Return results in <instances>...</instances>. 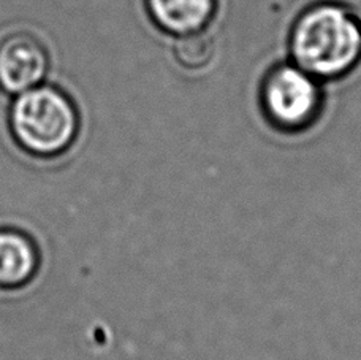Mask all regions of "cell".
<instances>
[{
	"mask_svg": "<svg viewBox=\"0 0 361 360\" xmlns=\"http://www.w3.org/2000/svg\"><path fill=\"white\" fill-rule=\"evenodd\" d=\"M290 49L295 66L314 78H338L361 57V24L338 4L307 10L292 30Z\"/></svg>",
	"mask_w": 361,
	"mask_h": 360,
	"instance_id": "obj_1",
	"label": "cell"
},
{
	"mask_svg": "<svg viewBox=\"0 0 361 360\" xmlns=\"http://www.w3.org/2000/svg\"><path fill=\"white\" fill-rule=\"evenodd\" d=\"M8 126L13 140L25 154L54 159L73 146L80 132V116L66 92L40 85L15 95Z\"/></svg>",
	"mask_w": 361,
	"mask_h": 360,
	"instance_id": "obj_2",
	"label": "cell"
},
{
	"mask_svg": "<svg viewBox=\"0 0 361 360\" xmlns=\"http://www.w3.org/2000/svg\"><path fill=\"white\" fill-rule=\"evenodd\" d=\"M262 99L267 116L276 127L300 131L317 116L322 95L314 76L296 66H281L269 73Z\"/></svg>",
	"mask_w": 361,
	"mask_h": 360,
	"instance_id": "obj_3",
	"label": "cell"
},
{
	"mask_svg": "<svg viewBox=\"0 0 361 360\" xmlns=\"http://www.w3.org/2000/svg\"><path fill=\"white\" fill-rule=\"evenodd\" d=\"M49 70L43 44L27 34H15L0 42V89L18 95L40 86Z\"/></svg>",
	"mask_w": 361,
	"mask_h": 360,
	"instance_id": "obj_4",
	"label": "cell"
},
{
	"mask_svg": "<svg viewBox=\"0 0 361 360\" xmlns=\"http://www.w3.org/2000/svg\"><path fill=\"white\" fill-rule=\"evenodd\" d=\"M40 267V248L29 234L13 227L0 229V291L27 287Z\"/></svg>",
	"mask_w": 361,
	"mask_h": 360,
	"instance_id": "obj_5",
	"label": "cell"
},
{
	"mask_svg": "<svg viewBox=\"0 0 361 360\" xmlns=\"http://www.w3.org/2000/svg\"><path fill=\"white\" fill-rule=\"evenodd\" d=\"M154 21L176 35L200 32L211 21L216 0H147Z\"/></svg>",
	"mask_w": 361,
	"mask_h": 360,
	"instance_id": "obj_6",
	"label": "cell"
},
{
	"mask_svg": "<svg viewBox=\"0 0 361 360\" xmlns=\"http://www.w3.org/2000/svg\"><path fill=\"white\" fill-rule=\"evenodd\" d=\"M175 54L180 66L197 70L208 66L214 54V47L208 37L195 32V34L180 35L175 47Z\"/></svg>",
	"mask_w": 361,
	"mask_h": 360,
	"instance_id": "obj_7",
	"label": "cell"
}]
</instances>
